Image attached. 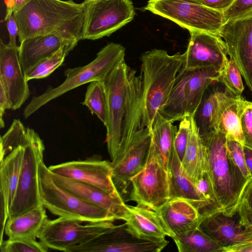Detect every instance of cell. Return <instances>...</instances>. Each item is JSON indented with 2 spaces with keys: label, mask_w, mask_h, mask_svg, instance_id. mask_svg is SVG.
<instances>
[{
  "label": "cell",
  "mask_w": 252,
  "mask_h": 252,
  "mask_svg": "<svg viewBox=\"0 0 252 252\" xmlns=\"http://www.w3.org/2000/svg\"><path fill=\"white\" fill-rule=\"evenodd\" d=\"M242 76L236 63L229 58L220 70L219 80L231 92L241 95L244 90Z\"/></svg>",
  "instance_id": "obj_36"
},
{
  "label": "cell",
  "mask_w": 252,
  "mask_h": 252,
  "mask_svg": "<svg viewBox=\"0 0 252 252\" xmlns=\"http://www.w3.org/2000/svg\"><path fill=\"white\" fill-rule=\"evenodd\" d=\"M201 137L206 152L208 172L220 209L227 215H234L241 192L248 180L229 157L225 134L218 130Z\"/></svg>",
  "instance_id": "obj_4"
},
{
  "label": "cell",
  "mask_w": 252,
  "mask_h": 252,
  "mask_svg": "<svg viewBox=\"0 0 252 252\" xmlns=\"http://www.w3.org/2000/svg\"><path fill=\"white\" fill-rule=\"evenodd\" d=\"M26 132L27 127L23 124L19 120H14L8 129L0 137V159L23 144Z\"/></svg>",
  "instance_id": "obj_34"
},
{
  "label": "cell",
  "mask_w": 252,
  "mask_h": 252,
  "mask_svg": "<svg viewBox=\"0 0 252 252\" xmlns=\"http://www.w3.org/2000/svg\"><path fill=\"white\" fill-rule=\"evenodd\" d=\"M168 241L139 238L126 223L115 225L88 241L68 249L65 252H159Z\"/></svg>",
  "instance_id": "obj_12"
},
{
  "label": "cell",
  "mask_w": 252,
  "mask_h": 252,
  "mask_svg": "<svg viewBox=\"0 0 252 252\" xmlns=\"http://www.w3.org/2000/svg\"><path fill=\"white\" fill-rule=\"evenodd\" d=\"M158 212L171 238L199 227L202 219L194 205L180 198L169 199Z\"/></svg>",
  "instance_id": "obj_22"
},
{
  "label": "cell",
  "mask_w": 252,
  "mask_h": 252,
  "mask_svg": "<svg viewBox=\"0 0 252 252\" xmlns=\"http://www.w3.org/2000/svg\"><path fill=\"white\" fill-rule=\"evenodd\" d=\"M48 168L54 174L91 185L122 196L113 181L111 162L94 157L85 160L51 165Z\"/></svg>",
  "instance_id": "obj_15"
},
{
  "label": "cell",
  "mask_w": 252,
  "mask_h": 252,
  "mask_svg": "<svg viewBox=\"0 0 252 252\" xmlns=\"http://www.w3.org/2000/svg\"><path fill=\"white\" fill-rule=\"evenodd\" d=\"M31 0H5V16L19 11Z\"/></svg>",
  "instance_id": "obj_47"
},
{
  "label": "cell",
  "mask_w": 252,
  "mask_h": 252,
  "mask_svg": "<svg viewBox=\"0 0 252 252\" xmlns=\"http://www.w3.org/2000/svg\"><path fill=\"white\" fill-rule=\"evenodd\" d=\"M11 109L10 104L6 92L3 85L0 83V127L5 126L3 116L6 109Z\"/></svg>",
  "instance_id": "obj_46"
},
{
  "label": "cell",
  "mask_w": 252,
  "mask_h": 252,
  "mask_svg": "<svg viewBox=\"0 0 252 252\" xmlns=\"http://www.w3.org/2000/svg\"><path fill=\"white\" fill-rule=\"evenodd\" d=\"M75 46L68 45L63 46L50 56L41 60L25 74L26 80L46 78L63 63L65 57Z\"/></svg>",
  "instance_id": "obj_33"
},
{
  "label": "cell",
  "mask_w": 252,
  "mask_h": 252,
  "mask_svg": "<svg viewBox=\"0 0 252 252\" xmlns=\"http://www.w3.org/2000/svg\"><path fill=\"white\" fill-rule=\"evenodd\" d=\"M236 95L219 80L208 86L193 116L201 137L218 130L223 109Z\"/></svg>",
  "instance_id": "obj_20"
},
{
  "label": "cell",
  "mask_w": 252,
  "mask_h": 252,
  "mask_svg": "<svg viewBox=\"0 0 252 252\" xmlns=\"http://www.w3.org/2000/svg\"><path fill=\"white\" fill-rule=\"evenodd\" d=\"M4 21L6 22L9 34V41L8 44L12 46H18L16 43V37L18 36V27L13 13L5 16Z\"/></svg>",
  "instance_id": "obj_44"
},
{
  "label": "cell",
  "mask_w": 252,
  "mask_h": 252,
  "mask_svg": "<svg viewBox=\"0 0 252 252\" xmlns=\"http://www.w3.org/2000/svg\"><path fill=\"white\" fill-rule=\"evenodd\" d=\"M24 157L17 189L9 210L8 219L43 205L39 189V166L45 146L38 134L27 127Z\"/></svg>",
  "instance_id": "obj_8"
},
{
  "label": "cell",
  "mask_w": 252,
  "mask_h": 252,
  "mask_svg": "<svg viewBox=\"0 0 252 252\" xmlns=\"http://www.w3.org/2000/svg\"><path fill=\"white\" fill-rule=\"evenodd\" d=\"M201 4L212 9L223 12L235 0H198Z\"/></svg>",
  "instance_id": "obj_45"
},
{
  "label": "cell",
  "mask_w": 252,
  "mask_h": 252,
  "mask_svg": "<svg viewBox=\"0 0 252 252\" xmlns=\"http://www.w3.org/2000/svg\"><path fill=\"white\" fill-rule=\"evenodd\" d=\"M168 173L170 199L180 198L186 200L196 207L202 217L207 215L209 213L208 206L184 169L181 160L175 150Z\"/></svg>",
  "instance_id": "obj_26"
},
{
  "label": "cell",
  "mask_w": 252,
  "mask_h": 252,
  "mask_svg": "<svg viewBox=\"0 0 252 252\" xmlns=\"http://www.w3.org/2000/svg\"><path fill=\"white\" fill-rule=\"evenodd\" d=\"M51 172V171H50ZM54 181L60 186L87 202L109 212L116 220L125 221L129 215L128 205L122 197L117 196L91 185L61 176L51 172Z\"/></svg>",
  "instance_id": "obj_19"
},
{
  "label": "cell",
  "mask_w": 252,
  "mask_h": 252,
  "mask_svg": "<svg viewBox=\"0 0 252 252\" xmlns=\"http://www.w3.org/2000/svg\"><path fill=\"white\" fill-rule=\"evenodd\" d=\"M125 48L111 42L103 47L89 63L64 71L65 79L59 86L48 88L43 94L33 97L25 107L23 116L30 117L50 101L80 86L94 81H104L112 69L125 59Z\"/></svg>",
  "instance_id": "obj_5"
},
{
  "label": "cell",
  "mask_w": 252,
  "mask_h": 252,
  "mask_svg": "<svg viewBox=\"0 0 252 252\" xmlns=\"http://www.w3.org/2000/svg\"><path fill=\"white\" fill-rule=\"evenodd\" d=\"M244 146L252 149V102L246 100L241 114Z\"/></svg>",
  "instance_id": "obj_42"
},
{
  "label": "cell",
  "mask_w": 252,
  "mask_h": 252,
  "mask_svg": "<svg viewBox=\"0 0 252 252\" xmlns=\"http://www.w3.org/2000/svg\"><path fill=\"white\" fill-rule=\"evenodd\" d=\"M190 119L188 142L181 162L187 174L195 185L208 171V164L205 148L195 124L193 116L190 117Z\"/></svg>",
  "instance_id": "obj_27"
},
{
  "label": "cell",
  "mask_w": 252,
  "mask_h": 252,
  "mask_svg": "<svg viewBox=\"0 0 252 252\" xmlns=\"http://www.w3.org/2000/svg\"><path fill=\"white\" fill-rule=\"evenodd\" d=\"M43 205L29 210L15 217L8 219L4 233L9 238L35 239L48 220Z\"/></svg>",
  "instance_id": "obj_28"
},
{
  "label": "cell",
  "mask_w": 252,
  "mask_h": 252,
  "mask_svg": "<svg viewBox=\"0 0 252 252\" xmlns=\"http://www.w3.org/2000/svg\"><path fill=\"white\" fill-rule=\"evenodd\" d=\"M244 151L246 165L251 177H252V149L244 145Z\"/></svg>",
  "instance_id": "obj_48"
},
{
  "label": "cell",
  "mask_w": 252,
  "mask_h": 252,
  "mask_svg": "<svg viewBox=\"0 0 252 252\" xmlns=\"http://www.w3.org/2000/svg\"><path fill=\"white\" fill-rule=\"evenodd\" d=\"M128 208L129 213L126 222L138 237L151 241L171 237L158 211L139 205H128Z\"/></svg>",
  "instance_id": "obj_25"
},
{
  "label": "cell",
  "mask_w": 252,
  "mask_h": 252,
  "mask_svg": "<svg viewBox=\"0 0 252 252\" xmlns=\"http://www.w3.org/2000/svg\"><path fill=\"white\" fill-rule=\"evenodd\" d=\"M227 148L233 164L247 180L251 178L246 165L244 145L236 140L227 138Z\"/></svg>",
  "instance_id": "obj_39"
},
{
  "label": "cell",
  "mask_w": 252,
  "mask_h": 252,
  "mask_svg": "<svg viewBox=\"0 0 252 252\" xmlns=\"http://www.w3.org/2000/svg\"><path fill=\"white\" fill-rule=\"evenodd\" d=\"M104 84L107 97L106 142L111 162L128 148L143 126L141 75L125 59L110 72Z\"/></svg>",
  "instance_id": "obj_1"
},
{
  "label": "cell",
  "mask_w": 252,
  "mask_h": 252,
  "mask_svg": "<svg viewBox=\"0 0 252 252\" xmlns=\"http://www.w3.org/2000/svg\"><path fill=\"white\" fill-rule=\"evenodd\" d=\"M48 249L35 239L8 238L0 243V252H46Z\"/></svg>",
  "instance_id": "obj_37"
},
{
  "label": "cell",
  "mask_w": 252,
  "mask_h": 252,
  "mask_svg": "<svg viewBox=\"0 0 252 252\" xmlns=\"http://www.w3.org/2000/svg\"><path fill=\"white\" fill-rule=\"evenodd\" d=\"M185 59V53L171 55L160 49H153L141 55L144 127L152 129L157 114L166 103Z\"/></svg>",
  "instance_id": "obj_3"
},
{
  "label": "cell",
  "mask_w": 252,
  "mask_h": 252,
  "mask_svg": "<svg viewBox=\"0 0 252 252\" xmlns=\"http://www.w3.org/2000/svg\"><path fill=\"white\" fill-rule=\"evenodd\" d=\"M221 252H252V229L244 228L238 242L222 248Z\"/></svg>",
  "instance_id": "obj_43"
},
{
  "label": "cell",
  "mask_w": 252,
  "mask_h": 252,
  "mask_svg": "<svg viewBox=\"0 0 252 252\" xmlns=\"http://www.w3.org/2000/svg\"><path fill=\"white\" fill-rule=\"evenodd\" d=\"M39 179L42 204L53 214L83 222L116 220L107 211L86 202L58 185L43 159L39 166Z\"/></svg>",
  "instance_id": "obj_7"
},
{
  "label": "cell",
  "mask_w": 252,
  "mask_h": 252,
  "mask_svg": "<svg viewBox=\"0 0 252 252\" xmlns=\"http://www.w3.org/2000/svg\"><path fill=\"white\" fill-rule=\"evenodd\" d=\"M78 42L56 34L38 35L20 43L19 60L25 73L41 60L53 55L63 46H75Z\"/></svg>",
  "instance_id": "obj_23"
},
{
  "label": "cell",
  "mask_w": 252,
  "mask_h": 252,
  "mask_svg": "<svg viewBox=\"0 0 252 252\" xmlns=\"http://www.w3.org/2000/svg\"><path fill=\"white\" fill-rule=\"evenodd\" d=\"M219 34L252 93V15L225 22Z\"/></svg>",
  "instance_id": "obj_14"
},
{
  "label": "cell",
  "mask_w": 252,
  "mask_h": 252,
  "mask_svg": "<svg viewBox=\"0 0 252 252\" xmlns=\"http://www.w3.org/2000/svg\"><path fill=\"white\" fill-rule=\"evenodd\" d=\"M199 227L222 249L237 243L244 229L237 214L228 216L221 211L202 217Z\"/></svg>",
  "instance_id": "obj_24"
},
{
  "label": "cell",
  "mask_w": 252,
  "mask_h": 252,
  "mask_svg": "<svg viewBox=\"0 0 252 252\" xmlns=\"http://www.w3.org/2000/svg\"><path fill=\"white\" fill-rule=\"evenodd\" d=\"M183 66L186 68L214 67L221 70L228 60L224 41L220 34L189 31Z\"/></svg>",
  "instance_id": "obj_16"
},
{
  "label": "cell",
  "mask_w": 252,
  "mask_h": 252,
  "mask_svg": "<svg viewBox=\"0 0 252 252\" xmlns=\"http://www.w3.org/2000/svg\"><path fill=\"white\" fill-rule=\"evenodd\" d=\"M151 139V130L145 128L136 136L125 153L111 162L113 181L118 191H121V194L127 192L131 178L144 166Z\"/></svg>",
  "instance_id": "obj_18"
},
{
  "label": "cell",
  "mask_w": 252,
  "mask_h": 252,
  "mask_svg": "<svg viewBox=\"0 0 252 252\" xmlns=\"http://www.w3.org/2000/svg\"><path fill=\"white\" fill-rule=\"evenodd\" d=\"M151 130L157 153L168 171L174 152V142L177 127L158 113Z\"/></svg>",
  "instance_id": "obj_29"
},
{
  "label": "cell",
  "mask_w": 252,
  "mask_h": 252,
  "mask_svg": "<svg viewBox=\"0 0 252 252\" xmlns=\"http://www.w3.org/2000/svg\"><path fill=\"white\" fill-rule=\"evenodd\" d=\"M25 140L26 138L22 144L15 147L4 158L0 159V240H3L9 208L19 183Z\"/></svg>",
  "instance_id": "obj_21"
},
{
  "label": "cell",
  "mask_w": 252,
  "mask_h": 252,
  "mask_svg": "<svg viewBox=\"0 0 252 252\" xmlns=\"http://www.w3.org/2000/svg\"><path fill=\"white\" fill-rule=\"evenodd\" d=\"M28 81L19 60V47L0 40V83L4 87L11 109L20 108L30 95Z\"/></svg>",
  "instance_id": "obj_17"
},
{
  "label": "cell",
  "mask_w": 252,
  "mask_h": 252,
  "mask_svg": "<svg viewBox=\"0 0 252 252\" xmlns=\"http://www.w3.org/2000/svg\"><path fill=\"white\" fill-rule=\"evenodd\" d=\"M224 23L252 15V0H235L231 6L223 12Z\"/></svg>",
  "instance_id": "obj_41"
},
{
  "label": "cell",
  "mask_w": 252,
  "mask_h": 252,
  "mask_svg": "<svg viewBox=\"0 0 252 252\" xmlns=\"http://www.w3.org/2000/svg\"><path fill=\"white\" fill-rule=\"evenodd\" d=\"M129 200L158 211L170 199L167 170L151 139L149 152L142 169L130 179Z\"/></svg>",
  "instance_id": "obj_11"
},
{
  "label": "cell",
  "mask_w": 252,
  "mask_h": 252,
  "mask_svg": "<svg viewBox=\"0 0 252 252\" xmlns=\"http://www.w3.org/2000/svg\"><path fill=\"white\" fill-rule=\"evenodd\" d=\"M63 217L46 221L37 238L48 248L66 252L102 233L114 224L113 221L89 222Z\"/></svg>",
  "instance_id": "obj_13"
},
{
  "label": "cell",
  "mask_w": 252,
  "mask_h": 252,
  "mask_svg": "<svg viewBox=\"0 0 252 252\" xmlns=\"http://www.w3.org/2000/svg\"><path fill=\"white\" fill-rule=\"evenodd\" d=\"M190 126V117L184 118L180 121L179 128L175 137L174 150L181 161L187 146Z\"/></svg>",
  "instance_id": "obj_40"
},
{
  "label": "cell",
  "mask_w": 252,
  "mask_h": 252,
  "mask_svg": "<svg viewBox=\"0 0 252 252\" xmlns=\"http://www.w3.org/2000/svg\"><path fill=\"white\" fill-rule=\"evenodd\" d=\"M245 101L241 95H237L227 103L221 114L218 129L225 134L227 138L236 140L243 145L245 140L241 114Z\"/></svg>",
  "instance_id": "obj_30"
},
{
  "label": "cell",
  "mask_w": 252,
  "mask_h": 252,
  "mask_svg": "<svg viewBox=\"0 0 252 252\" xmlns=\"http://www.w3.org/2000/svg\"><path fill=\"white\" fill-rule=\"evenodd\" d=\"M195 186L199 194L208 206L209 214L220 211L208 171L196 182Z\"/></svg>",
  "instance_id": "obj_38"
},
{
  "label": "cell",
  "mask_w": 252,
  "mask_h": 252,
  "mask_svg": "<svg viewBox=\"0 0 252 252\" xmlns=\"http://www.w3.org/2000/svg\"><path fill=\"white\" fill-rule=\"evenodd\" d=\"M82 39L108 36L132 21L135 15L132 0H85Z\"/></svg>",
  "instance_id": "obj_10"
},
{
  "label": "cell",
  "mask_w": 252,
  "mask_h": 252,
  "mask_svg": "<svg viewBox=\"0 0 252 252\" xmlns=\"http://www.w3.org/2000/svg\"><path fill=\"white\" fill-rule=\"evenodd\" d=\"M179 252H221L222 248L199 227L172 238Z\"/></svg>",
  "instance_id": "obj_31"
},
{
  "label": "cell",
  "mask_w": 252,
  "mask_h": 252,
  "mask_svg": "<svg viewBox=\"0 0 252 252\" xmlns=\"http://www.w3.org/2000/svg\"><path fill=\"white\" fill-rule=\"evenodd\" d=\"M220 72L214 67L186 68L183 65L166 103L158 113L172 123L194 116L205 90L219 80Z\"/></svg>",
  "instance_id": "obj_6"
},
{
  "label": "cell",
  "mask_w": 252,
  "mask_h": 252,
  "mask_svg": "<svg viewBox=\"0 0 252 252\" xmlns=\"http://www.w3.org/2000/svg\"><path fill=\"white\" fill-rule=\"evenodd\" d=\"M144 9L189 32L219 34L224 23L222 12L209 8L198 0H149Z\"/></svg>",
  "instance_id": "obj_9"
},
{
  "label": "cell",
  "mask_w": 252,
  "mask_h": 252,
  "mask_svg": "<svg viewBox=\"0 0 252 252\" xmlns=\"http://www.w3.org/2000/svg\"><path fill=\"white\" fill-rule=\"evenodd\" d=\"M20 43L42 35L56 34L78 42L82 39L84 10L72 0H32L13 13Z\"/></svg>",
  "instance_id": "obj_2"
},
{
  "label": "cell",
  "mask_w": 252,
  "mask_h": 252,
  "mask_svg": "<svg viewBox=\"0 0 252 252\" xmlns=\"http://www.w3.org/2000/svg\"><path fill=\"white\" fill-rule=\"evenodd\" d=\"M82 104L92 114L97 116L105 126L108 121V104L104 81H94L89 83Z\"/></svg>",
  "instance_id": "obj_32"
},
{
  "label": "cell",
  "mask_w": 252,
  "mask_h": 252,
  "mask_svg": "<svg viewBox=\"0 0 252 252\" xmlns=\"http://www.w3.org/2000/svg\"><path fill=\"white\" fill-rule=\"evenodd\" d=\"M236 214L243 227L252 229V177L247 181L241 192Z\"/></svg>",
  "instance_id": "obj_35"
}]
</instances>
